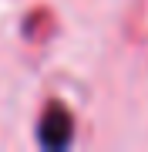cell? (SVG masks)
I'll use <instances>...</instances> for the list:
<instances>
[{"label":"cell","mask_w":148,"mask_h":152,"mask_svg":"<svg viewBox=\"0 0 148 152\" xmlns=\"http://www.w3.org/2000/svg\"><path fill=\"white\" fill-rule=\"evenodd\" d=\"M40 142L44 149H64L71 142V118L64 108H51L40 122Z\"/></svg>","instance_id":"cell-1"}]
</instances>
